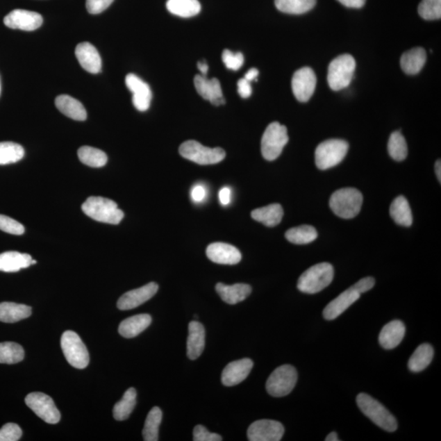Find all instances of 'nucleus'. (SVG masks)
Segmentation results:
<instances>
[{"label":"nucleus","instance_id":"obj_19","mask_svg":"<svg viewBox=\"0 0 441 441\" xmlns=\"http://www.w3.org/2000/svg\"><path fill=\"white\" fill-rule=\"evenodd\" d=\"M206 254L212 262L222 265H235L242 258L240 250L235 246L221 242L208 245Z\"/></svg>","mask_w":441,"mask_h":441},{"label":"nucleus","instance_id":"obj_8","mask_svg":"<svg viewBox=\"0 0 441 441\" xmlns=\"http://www.w3.org/2000/svg\"><path fill=\"white\" fill-rule=\"evenodd\" d=\"M179 153L185 159L201 165L219 163L226 157V152L222 148L206 147L194 140L183 142L179 147Z\"/></svg>","mask_w":441,"mask_h":441},{"label":"nucleus","instance_id":"obj_53","mask_svg":"<svg viewBox=\"0 0 441 441\" xmlns=\"http://www.w3.org/2000/svg\"><path fill=\"white\" fill-rule=\"evenodd\" d=\"M259 75L258 69L256 68H251L249 71L245 74L244 78L249 82L257 80Z\"/></svg>","mask_w":441,"mask_h":441},{"label":"nucleus","instance_id":"obj_23","mask_svg":"<svg viewBox=\"0 0 441 441\" xmlns=\"http://www.w3.org/2000/svg\"><path fill=\"white\" fill-rule=\"evenodd\" d=\"M216 291L225 303L235 305L247 299L251 294L252 288L246 284L226 285L222 283H218L216 285Z\"/></svg>","mask_w":441,"mask_h":441},{"label":"nucleus","instance_id":"obj_12","mask_svg":"<svg viewBox=\"0 0 441 441\" xmlns=\"http://www.w3.org/2000/svg\"><path fill=\"white\" fill-rule=\"evenodd\" d=\"M285 434V428L275 420L262 419L254 422L248 429L250 441H280Z\"/></svg>","mask_w":441,"mask_h":441},{"label":"nucleus","instance_id":"obj_41","mask_svg":"<svg viewBox=\"0 0 441 441\" xmlns=\"http://www.w3.org/2000/svg\"><path fill=\"white\" fill-rule=\"evenodd\" d=\"M388 149L390 156L396 161H403L408 155V147L405 138L400 131L394 132L390 136Z\"/></svg>","mask_w":441,"mask_h":441},{"label":"nucleus","instance_id":"obj_6","mask_svg":"<svg viewBox=\"0 0 441 441\" xmlns=\"http://www.w3.org/2000/svg\"><path fill=\"white\" fill-rule=\"evenodd\" d=\"M356 69V61L350 54L338 56L329 64L328 83L333 91L343 90L349 86Z\"/></svg>","mask_w":441,"mask_h":441},{"label":"nucleus","instance_id":"obj_56","mask_svg":"<svg viewBox=\"0 0 441 441\" xmlns=\"http://www.w3.org/2000/svg\"><path fill=\"white\" fill-rule=\"evenodd\" d=\"M326 441H338L340 440V439H338V436L337 435V433H335V431H333V433H329L326 438Z\"/></svg>","mask_w":441,"mask_h":441},{"label":"nucleus","instance_id":"obj_25","mask_svg":"<svg viewBox=\"0 0 441 441\" xmlns=\"http://www.w3.org/2000/svg\"><path fill=\"white\" fill-rule=\"evenodd\" d=\"M55 105L63 114L78 122H85L87 111L81 101L69 95H60L55 100Z\"/></svg>","mask_w":441,"mask_h":441},{"label":"nucleus","instance_id":"obj_11","mask_svg":"<svg viewBox=\"0 0 441 441\" xmlns=\"http://www.w3.org/2000/svg\"><path fill=\"white\" fill-rule=\"evenodd\" d=\"M26 406L35 414L49 424H56L61 419L57 406L53 399L42 392H33L28 394L25 399Z\"/></svg>","mask_w":441,"mask_h":441},{"label":"nucleus","instance_id":"obj_46","mask_svg":"<svg viewBox=\"0 0 441 441\" xmlns=\"http://www.w3.org/2000/svg\"><path fill=\"white\" fill-rule=\"evenodd\" d=\"M194 441H221L222 436L216 433L208 431L202 425H197L193 431Z\"/></svg>","mask_w":441,"mask_h":441},{"label":"nucleus","instance_id":"obj_49","mask_svg":"<svg viewBox=\"0 0 441 441\" xmlns=\"http://www.w3.org/2000/svg\"><path fill=\"white\" fill-rule=\"evenodd\" d=\"M238 92L242 99H248L252 94V87L250 82L244 78L238 81Z\"/></svg>","mask_w":441,"mask_h":441},{"label":"nucleus","instance_id":"obj_39","mask_svg":"<svg viewBox=\"0 0 441 441\" xmlns=\"http://www.w3.org/2000/svg\"><path fill=\"white\" fill-rule=\"evenodd\" d=\"M25 156L24 148L12 142H0V165L17 163Z\"/></svg>","mask_w":441,"mask_h":441},{"label":"nucleus","instance_id":"obj_16","mask_svg":"<svg viewBox=\"0 0 441 441\" xmlns=\"http://www.w3.org/2000/svg\"><path fill=\"white\" fill-rule=\"evenodd\" d=\"M126 86L133 94V103L135 108L146 111L150 108L152 99L151 88L134 74H128L125 78Z\"/></svg>","mask_w":441,"mask_h":441},{"label":"nucleus","instance_id":"obj_18","mask_svg":"<svg viewBox=\"0 0 441 441\" xmlns=\"http://www.w3.org/2000/svg\"><path fill=\"white\" fill-rule=\"evenodd\" d=\"M253 367V362L248 358L231 362L222 374V382L224 386L232 387L242 383L248 377Z\"/></svg>","mask_w":441,"mask_h":441},{"label":"nucleus","instance_id":"obj_52","mask_svg":"<svg viewBox=\"0 0 441 441\" xmlns=\"http://www.w3.org/2000/svg\"><path fill=\"white\" fill-rule=\"evenodd\" d=\"M347 8H360L365 6L366 0H338Z\"/></svg>","mask_w":441,"mask_h":441},{"label":"nucleus","instance_id":"obj_31","mask_svg":"<svg viewBox=\"0 0 441 441\" xmlns=\"http://www.w3.org/2000/svg\"><path fill=\"white\" fill-rule=\"evenodd\" d=\"M194 83L198 94L201 95L203 99L211 102L213 100L224 97L221 83L217 78L208 80L206 76L198 75L194 77Z\"/></svg>","mask_w":441,"mask_h":441},{"label":"nucleus","instance_id":"obj_28","mask_svg":"<svg viewBox=\"0 0 441 441\" xmlns=\"http://www.w3.org/2000/svg\"><path fill=\"white\" fill-rule=\"evenodd\" d=\"M251 216L255 221L262 222L265 226L273 227L281 224L284 216V210L280 203H272L254 210Z\"/></svg>","mask_w":441,"mask_h":441},{"label":"nucleus","instance_id":"obj_20","mask_svg":"<svg viewBox=\"0 0 441 441\" xmlns=\"http://www.w3.org/2000/svg\"><path fill=\"white\" fill-rule=\"evenodd\" d=\"M76 56L81 66L88 72L99 74L101 71V58L99 51L88 42L78 44Z\"/></svg>","mask_w":441,"mask_h":441},{"label":"nucleus","instance_id":"obj_35","mask_svg":"<svg viewBox=\"0 0 441 441\" xmlns=\"http://www.w3.org/2000/svg\"><path fill=\"white\" fill-rule=\"evenodd\" d=\"M78 159L83 165L92 168H101L108 163V156L104 151L91 147H82L78 151Z\"/></svg>","mask_w":441,"mask_h":441},{"label":"nucleus","instance_id":"obj_1","mask_svg":"<svg viewBox=\"0 0 441 441\" xmlns=\"http://www.w3.org/2000/svg\"><path fill=\"white\" fill-rule=\"evenodd\" d=\"M82 210L88 217L103 224L117 225L124 218V213L111 199L91 197L83 203Z\"/></svg>","mask_w":441,"mask_h":441},{"label":"nucleus","instance_id":"obj_22","mask_svg":"<svg viewBox=\"0 0 441 441\" xmlns=\"http://www.w3.org/2000/svg\"><path fill=\"white\" fill-rule=\"evenodd\" d=\"M188 356L190 360H197L202 354L206 346V329L202 324L193 320L189 324L188 338Z\"/></svg>","mask_w":441,"mask_h":441},{"label":"nucleus","instance_id":"obj_10","mask_svg":"<svg viewBox=\"0 0 441 441\" xmlns=\"http://www.w3.org/2000/svg\"><path fill=\"white\" fill-rule=\"evenodd\" d=\"M62 349L68 363L76 369H85L90 364V354L80 336L73 331L63 334Z\"/></svg>","mask_w":441,"mask_h":441},{"label":"nucleus","instance_id":"obj_48","mask_svg":"<svg viewBox=\"0 0 441 441\" xmlns=\"http://www.w3.org/2000/svg\"><path fill=\"white\" fill-rule=\"evenodd\" d=\"M374 285L375 280L373 277H365L361 278V280L358 282H356L353 286H354L356 289L360 292V294H364V292L372 290Z\"/></svg>","mask_w":441,"mask_h":441},{"label":"nucleus","instance_id":"obj_15","mask_svg":"<svg viewBox=\"0 0 441 441\" xmlns=\"http://www.w3.org/2000/svg\"><path fill=\"white\" fill-rule=\"evenodd\" d=\"M158 290H159V285L155 282H151L137 290L125 292L123 296L120 297L117 308L122 310L136 308L153 298L156 294Z\"/></svg>","mask_w":441,"mask_h":441},{"label":"nucleus","instance_id":"obj_14","mask_svg":"<svg viewBox=\"0 0 441 441\" xmlns=\"http://www.w3.org/2000/svg\"><path fill=\"white\" fill-rule=\"evenodd\" d=\"M3 23L11 29L33 31L43 24V17L35 12L15 9L4 17Z\"/></svg>","mask_w":441,"mask_h":441},{"label":"nucleus","instance_id":"obj_3","mask_svg":"<svg viewBox=\"0 0 441 441\" xmlns=\"http://www.w3.org/2000/svg\"><path fill=\"white\" fill-rule=\"evenodd\" d=\"M363 196L356 188H342L334 192L329 199V206L335 215L343 219H351L359 215Z\"/></svg>","mask_w":441,"mask_h":441},{"label":"nucleus","instance_id":"obj_5","mask_svg":"<svg viewBox=\"0 0 441 441\" xmlns=\"http://www.w3.org/2000/svg\"><path fill=\"white\" fill-rule=\"evenodd\" d=\"M349 145L340 139H329L319 144L315 153V165L320 170L333 168L344 160Z\"/></svg>","mask_w":441,"mask_h":441},{"label":"nucleus","instance_id":"obj_17","mask_svg":"<svg viewBox=\"0 0 441 441\" xmlns=\"http://www.w3.org/2000/svg\"><path fill=\"white\" fill-rule=\"evenodd\" d=\"M360 292L352 285L326 306L323 312L324 318L327 320L337 319L360 299Z\"/></svg>","mask_w":441,"mask_h":441},{"label":"nucleus","instance_id":"obj_37","mask_svg":"<svg viewBox=\"0 0 441 441\" xmlns=\"http://www.w3.org/2000/svg\"><path fill=\"white\" fill-rule=\"evenodd\" d=\"M137 392L134 388H129L124 393L122 401L115 403L113 415L116 420L127 419L136 406Z\"/></svg>","mask_w":441,"mask_h":441},{"label":"nucleus","instance_id":"obj_57","mask_svg":"<svg viewBox=\"0 0 441 441\" xmlns=\"http://www.w3.org/2000/svg\"><path fill=\"white\" fill-rule=\"evenodd\" d=\"M0 94H1V81H0Z\"/></svg>","mask_w":441,"mask_h":441},{"label":"nucleus","instance_id":"obj_9","mask_svg":"<svg viewBox=\"0 0 441 441\" xmlns=\"http://www.w3.org/2000/svg\"><path fill=\"white\" fill-rule=\"evenodd\" d=\"M298 373L294 366L285 365L273 371L266 384L267 391L272 397H283L295 388Z\"/></svg>","mask_w":441,"mask_h":441},{"label":"nucleus","instance_id":"obj_47","mask_svg":"<svg viewBox=\"0 0 441 441\" xmlns=\"http://www.w3.org/2000/svg\"><path fill=\"white\" fill-rule=\"evenodd\" d=\"M114 0H86V8L91 14H99L104 12Z\"/></svg>","mask_w":441,"mask_h":441},{"label":"nucleus","instance_id":"obj_40","mask_svg":"<svg viewBox=\"0 0 441 441\" xmlns=\"http://www.w3.org/2000/svg\"><path fill=\"white\" fill-rule=\"evenodd\" d=\"M24 350L16 342L0 343V364L13 365L24 359Z\"/></svg>","mask_w":441,"mask_h":441},{"label":"nucleus","instance_id":"obj_7","mask_svg":"<svg viewBox=\"0 0 441 441\" xmlns=\"http://www.w3.org/2000/svg\"><path fill=\"white\" fill-rule=\"evenodd\" d=\"M289 142L287 128L278 122L268 125L263 133L261 151L265 160L273 161L281 156L283 149Z\"/></svg>","mask_w":441,"mask_h":441},{"label":"nucleus","instance_id":"obj_32","mask_svg":"<svg viewBox=\"0 0 441 441\" xmlns=\"http://www.w3.org/2000/svg\"><path fill=\"white\" fill-rule=\"evenodd\" d=\"M390 215L398 225L410 226L413 224L412 211L407 199L402 196L394 199L390 207Z\"/></svg>","mask_w":441,"mask_h":441},{"label":"nucleus","instance_id":"obj_4","mask_svg":"<svg viewBox=\"0 0 441 441\" xmlns=\"http://www.w3.org/2000/svg\"><path fill=\"white\" fill-rule=\"evenodd\" d=\"M357 406L363 414L368 417L379 428L393 433L398 428L397 421L382 403L365 393L356 397Z\"/></svg>","mask_w":441,"mask_h":441},{"label":"nucleus","instance_id":"obj_44","mask_svg":"<svg viewBox=\"0 0 441 441\" xmlns=\"http://www.w3.org/2000/svg\"><path fill=\"white\" fill-rule=\"evenodd\" d=\"M222 58L226 68L232 69V71H238L243 66L244 60L242 53H233L228 49L224 51Z\"/></svg>","mask_w":441,"mask_h":441},{"label":"nucleus","instance_id":"obj_33","mask_svg":"<svg viewBox=\"0 0 441 441\" xmlns=\"http://www.w3.org/2000/svg\"><path fill=\"white\" fill-rule=\"evenodd\" d=\"M166 7L169 13L181 17L197 16L201 10L198 0H168Z\"/></svg>","mask_w":441,"mask_h":441},{"label":"nucleus","instance_id":"obj_50","mask_svg":"<svg viewBox=\"0 0 441 441\" xmlns=\"http://www.w3.org/2000/svg\"><path fill=\"white\" fill-rule=\"evenodd\" d=\"M206 197V190L203 185H197L192 190V198L194 202H202Z\"/></svg>","mask_w":441,"mask_h":441},{"label":"nucleus","instance_id":"obj_43","mask_svg":"<svg viewBox=\"0 0 441 441\" xmlns=\"http://www.w3.org/2000/svg\"><path fill=\"white\" fill-rule=\"evenodd\" d=\"M0 230L8 234L21 235L24 234L25 227L13 218L0 215Z\"/></svg>","mask_w":441,"mask_h":441},{"label":"nucleus","instance_id":"obj_54","mask_svg":"<svg viewBox=\"0 0 441 441\" xmlns=\"http://www.w3.org/2000/svg\"><path fill=\"white\" fill-rule=\"evenodd\" d=\"M199 71L201 72L203 76H206L208 72V66L206 62H199L197 64Z\"/></svg>","mask_w":441,"mask_h":441},{"label":"nucleus","instance_id":"obj_38","mask_svg":"<svg viewBox=\"0 0 441 441\" xmlns=\"http://www.w3.org/2000/svg\"><path fill=\"white\" fill-rule=\"evenodd\" d=\"M317 0H275L278 11L288 14H303L315 7Z\"/></svg>","mask_w":441,"mask_h":441},{"label":"nucleus","instance_id":"obj_26","mask_svg":"<svg viewBox=\"0 0 441 441\" xmlns=\"http://www.w3.org/2000/svg\"><path fill=\"white\" fill-rule=\"evenodd\" d=\"M32 258L27 253L8 251L0 254V272H17L31 266Z\"/></svg>","mask_w":441,"mask_h":441},{"label":"nucleus","instance_id":"obj_13","mask_svg":"<svg viewBox=\"0 0 441 441\" xmlns=\"http://www.w3.org/2000/svg\"><path fill=\"white\" fill-rule=\"evenodd\" d=\"M315 85H317V76L312 68H301L292 76V92L296 99L301 102L310 100L314 94Z\"/></svg>","mask_w":441,"mask_h":441},{"label":"nucleus","instance_id":"obj_30","mask_svg":"<svg viewBox=\"0 0 441 441\" xmlns=\"http://www.w3.org/2000/svg\"><path fill=\"white\" fill-rule=\"evenodd\" d=\"M434 356L433 347L428 343H424L417 347L408 360V369L413 373H419L421 371L428 368V365L433 361Z\"/></svg>","mask_w":441,"mask_h":441},{"label":"nucleus","instance_id":"obj_24","mask_svg":"<svg viewBox=\"0 0 441 441\" xmlns=\"http://www.w3.org/2000/svg\"><path fill=\"white\" fill-rule=\"evenodd\" d=\"M152 319L150 315L139 314L123 320L119 324V333L125 338H135L150 326Z\"/></svg>","mask_w":441,"mask_h":441},{"label":"nucleus","instance_id":"obj_55","mask_svg":"<svg viewBox=\"0 0 441 441\" xmlns=\"http://www.w3.org/2000/svg\"><path fill=\"white\" fill-rule=\"evenodd\" d=\"M435 170L436 176H438V178L439 182L440 183V181H441V163H440V160L436 161L435 166Z\"/></svg>","mask_w":441,"mask_h":441},{"label":"nucleus","instance_id":"obj_51","mask_svg":"<svg viewBox=\"0 0 441 441\" xmlns=\"http://www.w3.org/2000/svg\"><path fill=\"white\" fill-rule=\"evenodd\" d=\"M231 199V190L229 188H224L220 190L219 199L220 203L224 206H228Z\"/></svg>","mask_w":441,"mask_h":441},{"label":"nucleus","instance_id":"obj_36","mask_svg":"<svg viewBox=\"0 0 441 441\" xmlns=\"http://www.w3.org/2000/svg\"><path fill=\"white\" fill-rule=\"evenodd\" d=\"M162 411L159 407L152 408L147 417L145 425L142 431L143 439L145 441H157L159 440V428L162 422Z\"/></svg>","mask_w":441,"mask_h":441},{"label":"nucleus","instance_id":"obj_2","mask_svg":"<svg viewBox=\"0 0 441 441\" xmlns=\"http://www.w3.org/2000/svg\"><path fill=\"white\" fill-rule=\"evenodd\" d=\"M333 276V267L331 263H322L315 265L299 277L298 289L304 294H317L331 284Z\"/></svg>","mask_w":441,"mask_h":441},{"label":"nucleus","instance_id":"obj_34","mask_svg":"<svg viewBox=\"0 0 441 441\" xmlns=\"http://www.w3.org/2000/svg\"><path fill=\"white\" fill-rule=\"evenodd\" d=\"M318 238L317 231L315 227L303 225L286 231L285 238L295 244H306L313 242Z\"/></svg>","mask_w":441,"mask_h":441},{"label":"nucleus","instance_id":"obj_27","mask_svg":"<svg viewBox=\"0 0 441 441\" xmlns=\"http://www.w3.org/2000/svg\"><path fill=\"white\" fill-rule=\"evenodd\" d=\"M426 61V53L424 49L415 48L403 53L401 58V66L403 72L407 75L414 76L419 73Z\"/></svg>","mask_w":441,"mask_h":441},{"label":"nucleus","instance_id":"obj_21","mask_svg":"<svg viewBox=\"0 0 441 441\" xmlns=\"http://www.w3.org/2000/svg\"><path fill=\"white\" fill-rule=\"evenodd\" d=\"M406 326L401 320H392L385 326L379 334L380 345L391 350L401 344L406 335Z\"/></svg>","mask_w":441,"mask_h":441},{"label":"nucleus","instance_id":"obj_29","mask_svg":"<svg viewBox=\"0 0 441 441\" xmlns=\"http://www.w3.org/2000/svg\"><path fill=\"white\" fill-rule=\"evenodd\" d=\"M31 308L29 306L14 303H0V322L15 323L30 317Z\"/></svg>","mask_w":441,"mask_h":441},{"label":"nucleus","instance_id":"obj_42","mask_svg":"<svg viewBox=\"0 0 441 441\" xmlns=\"http://www.w3.org/2000/svg\"><path fill=\"white\" fill-rule=\"evenodd\" d=\"M419 13L425 20L440 19L441 0H422L419 6Z\"/></svg>","mask_w":441,"mask_h":441},{"label":"nucleus","instance_id":"obj_45","mask_svg":"<svg viewBox=\"0 0 441 441\" xmlns=\"http://www.w3.org/2000/svg\"><path fill=\"white\" fill-rule=\"evenodd\" d=\"M22 435L20 426L15 424H7L0 429V441H17Z\"/></svg>","mask_w":441,"mask_h":441}]
</instances>
